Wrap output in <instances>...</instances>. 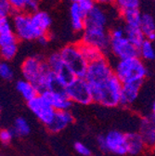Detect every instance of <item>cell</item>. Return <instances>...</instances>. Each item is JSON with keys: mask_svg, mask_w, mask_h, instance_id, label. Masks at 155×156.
<instances>
[{"mask_svg": "<svg viewBox=\"0 0 155 156\" xmlns=\"http://www.w3.org/2000/svg\"><path fill=\"white\" fill-rule=\"evenodd\" d=\"M122 87L123 83L115 75L103 84L91 86L90 90L93 102L109 108L119 106Z\"/></svg>", "mask_w": 155, "mask_h": 156, "instance_id": "6da1fadb", "label": "cell"}, {"mask_svg": "<svg viewBox=\"0 0 155 156\" xmlns=\"http://www.w3.org/2000/svg\"><path fill=\"white\" fill-rule=\"evenodd\" d=\"M114 75L123 83L144 81L148 74V69L139 57L119 60L113 66Z\"/></svg>", "mask_w": 155, "mask_h": 156, "instance_id": "7a4b0ae2", "label": "cell"}, {"mask_svg": "<svg viewBox=\"0 0 155 156\" xmlns=\"http://www.w3.org/2000/svg\"><path fill=\"white\" fill-rule=\"evenodd\" d=\"M11 21L15 34L21 41H34L48 34L36 26L32 20L31 13L25 11L15 12L12 15Z\"/></svg>", "mask_w": 155, "mask_h": 156, "instance_id": "3957f363", "label": "cell"}, {"mask_svg": "<svg viewBox=\"0 0 155 156\" xmlns=\"http://www.w3.org/2000/svg\"><path fill=\"white\" fill-rule=\"evenodd\" d=\"M21 70L23 79L33 83L38 91L40 90L44 77L50 71L47 61L38 55L25 58L22 63Z\"/></svg>", "mask_w": 155, "mask_h": 156, "instance_id": "277c9868", "label": "cell"}, {"mask_svg": "<svg viewBox=\"0 0 155 156\" xmlns=\"http://www.w3.org/2000/svg\"><path fill=\"white\" fill-rule=\"evenodd\" d=\"M60 53L67 68L74 77H86L88 62L85 60L84 56L82 55L78 44L67 45L60 51Z\"/></svg>", "mask_w": 155, "mask_h": 156, "instance_id": "5b68a950", "label": "cell"}, {"mask_svg": "<svg viewBox=\"0 0 155 156\" xmlns=\"http://www.w3.org/2000/svg\"><path fill=\"white\" fill-rule=\"evenodd\" d=\"M113 75V67H111L109 60L105 56L100 60L88 64L85 78L88 85L91 87L98 86L108 81Z\"/></svg>", "mask_w": 155, "mask_h": 156, "instance_id": "8992f818", "label": "cell"}, {"mask_svg": "<svg viewBox=\"0 0 155 156\" xmlns=\"http://www.w3.org/2000/svg\"><path fill=\"white\" fill-rule=\"evenodd\" d=\"M65 93L73 103L86 106L93 102L90 87L86 78L74 77L66 86Z\"/></svg>", "mask_w": 155, "mask_h": 156, "instance_id": "52a82bcc", "label": "cell"}, {"mask_svg": "<svg viewBox=\"0 0 155 156\" xmlns=\"http://www.w3.org/2000/svg\"><path fill=\"white\" fill-rule=\"evenodd\" d=\"M81 42L99 48L106 54L110 52L111 47L110 32H107L106 28L86 27L82 34Z\"/></svg>", "mask_w": 155, "mask_h": 156, "instance_id": "ba28073f", "label": "cell"}, {"mask_svg": "<svg viewBox=\"0 0 155 156\" xmlns=\"http://www.w3.org/2000/svg\"><path fill=\"white\" fill-rule=\"evenodd\" d=\"M27 106L34 116L46 126H49L56 114V110L39 94L27 102Z\"/></svg>", "mask_w": 155, "mask_h": 156, "instance_id": "9c48e42d", "label": "cell"}, {"mask_svg": "<svg viewBox=\"0 0 155 156\" xmlns=\"http://www.w3.org/2000/svg\"><path fill=\"white\" fill-rule=\"evenodd\" d=\"M110 52L118 60L139 57V48L134 46L125 35L119 38H111Z\"/></svg>", "mask_w": 155, "mask_h": 156, "instance_id": "30bf717a", "label": "cell"}, {"mask_svg": "<svg viewBox=\"0 0 155 156\" xmlns=\"http://www.w3.org/2000/svg\"><path fill=\"white\" fill-rule=\"evenodd\" d=\"M104 136L106 142V152H111L119 156L127 154L126 134L118 130H111Z\"/></svg>", "mask_w": 155, "mask_h": 156, "instance_id": "8fae6325", "label": "cell"}, {"mask_svg": "<svg viewBox=\"0 0 155 156\" xmlns=\"http://www.w3.org/2000/svg\"><path fill=\"white\" fill-rule=\"evenodd\" d=\"M47 63L49 69L56 74H58V76L61 78V80L65 84V86H67L74 78V76L67 68L60 52L52 53L48 58Z\"/></svg>", "mask_w": 155, "mask_h": 156, "instance_id": "7c38bea8", "label": "cell"}, {"mask_svg": "<svg viewBox=\"0 0 155 156\" xmlns=\"http://www.w3.org/2000/svg\"><path fill=\"white\" fill-rule=\"evenodd\" d=\"M139 133L142 136L147 149L155 148V117L152 114L140 119Z\"/></svg>", "mask_w": 155, "mask_h": 156, "instance_id": "4fadbf2b", "label": "cell"}, {"mask_svg": "<svg viewBox=\"0 0 155 156\" xmlns=\"http://www.w3.org/2000/svg\"><path fill=\"white\" fill-rule=\"evenodd\" d=\"M40 95L56 111H70L73 103L65 92L46 90Z\"/></svg>", "mask_w": 155, "mask_h": 156, "instance_id": "5bb4252c", "label": "cell"}, {"mask_svg": "<svg viewBox=\"0 0 155 156\" xmlns=\"http://www.w3.org/2000/svg\"><path fill=\"white\" fill-rule=\"evenodd\" d=\"M143 82L144 81H134L123 84L120 98V106L129 107L138 100Z\"/></svg>", "mask_w": 155, "mask_h": 156, "instance_id": "9a60e30c", "label": "cell"}, {"mask_svg": "<svg viewBox=\"0 0 155 156\" xmlns=\"http://www.w3.org/2000/svg\"><path fill=\"white\" fill-rule=\"evenodd\" d=\"M19 39L9 18H0V48L18 45Z\"/></svg>", "mask_w": 155, "mask_h": 156, "instance_id": "2e32d148", "label": "cell"}, {"mask_svg": "<svg viewBox=\"0 0 155 156\" xmlns=\"http://www.w3.org/2000/svg\"><path fill=\"white\" fill-rule=\"evenodd\" d=\"M73 121L74 117L70 111H57L52 123L47 128L52 134H57L67 128Z\"/></svg>", "mask_w": 155, "mask_h": 156, "instance_id": "e0dca14e", "label": "cell"}, {"mask_svg": "<svg viewBox=\"0 0 155 156\" xmlns=\"http://www.w3.org/2000/svg\"><path fill=\"white\" fill-rule=\"evenodd\" d=\"M126 147L127 154L139 155L146 148L142 136L139 132H130L126 133Z\"/></svg>", "mask_w": 155, "mask_h": 156, "instance_id": "ac0fdd59", "label": "cell"}, {"mask_svg": "<svg viewBox=\"0 0 155 156\" xmlns=\"http://www.w3.org/2000/svg\"><path fill=\"white\" fill-rule=\"evenodd\" d=\"M107 16L104 10L97 5L90 13L86 16V27L106 28ZM85 27V28H86Z\"/></svg>", "mask_w": 155, "mask_h": 156, "instance_id": "d6986e66", "label": "cell"}, {"mask_svg": "<svg viewBox=\"0 0 155 156\" xmlns=\"http://www.w3.org/2000/svg\"><path fill=\"white\" fill-rule=\"evenodd\" d=\"M71 25L74 32H84L86 27V15L82 12L78 4H72L70 8Z\"/></svg>", "mask_w": 155, "mask_h": 156, "instance_id": "ffe728a7", "label": "cell"}, {"mask_svg": "<svg viewBox=\"0 0 155 156\" xmlns=\"http://www.w3.org/2000/svg\"><path fill=\"white\" fill-rule=\"evenodd\" d=\"M16 89L22 95V97L27 102L30 101L31 100L34 99L35 97H37L40 94L39 91L37 90L36 87L33 83H31L25 79H21V80L17 81Z\"/></svg>", "mask_w": 155, "mask_h": 156, "instance_id": "44dd1931", "label": "cell"}, {"mask_svg": "<svg viewBox=\"0 0 155 156\" xmlns=\"http://www.w3.org/2000/svg\"><path fill=\"white\" fill-rule=\"evenodd\" d=\"M146 39L149 41H155V21L150 14H142L141 22L139 25Z\"/></svg>", "mask_w": 155, "mask_h": 156, "instance_id": "7402d4cb", "label": "cell"}, {"mask_svg": "<svg viewBox=\"0 0 155 156\" xmlns=\"http://www.w3.org/2000/svg\"><path fill=\"white\" fill-rule=\"evenodd\" d=\"M125 36L128 38V40L138 48L144 43L146 40V36L143 34L142 30L139 26H128L125 25Z\"/></svg>", "mask_w": 155, "mask_h": 156, "instance_id": "603a6c76", "label": "cell"}, {"mask_svg": "<svg viewBox=\"0 0 155 156\" xmlns=\"http://www.w3.org/2000/svg\"><path fill=\"white\" fill-rule=\"evenodd\" d=\"M78 47L80 48V51H81L82 55L85 58V60L88 62V64L100 60V58H101L103 57H105V54L100 49L97 48L95 47L84 44L82 42L78 43Z\"/></svg>", "mask_w": 155, "mask_h": 156, "instance_id": "cb8c5ba5", "label": "cell"}, {"mask_svg": "<svg viewBox=\"0 0 155 156\" xmlns=\"http://www.w3.org/2000/svg\"><path fill=\"white\" fill-rule=\"evenodd\" d=\"M31 17L33 23L36 24L38 28L41 31H43L44 33L48 34L50 26L52 24V20H51V17L48 15V13L38 10L36 12L31 13Z\"/></svg>", "mask_w": 155, "mask_h": 156, "instance_id": "d4e9b609", "label": "cell"}, {"mask_svg": "<svg viewBox=\"0 0 155 156\" xmlns=\"http://www.w3.org/2000/svg\"><path fill=\"white\" fill-rule=\"evenodd\" d=\"M120 14L125 23V25H128V26H139L140 25L142 14L139 9L126 10V11L121 12Z\"/></svg>", "mask_w": 155, "mask_h": 156, "instance_id": "484cf974", "label": "cell"}, {"mask_svg": "<svg viewBox=\"0 0 155 156\" xmlns=\"http://www.w3.org/2000/svg\"><path fill=\"white\" fill-rule=\"evenodd\" d=\"M12 130L15 134V136H26L31 132V126L25 118L18 117L14 122Z\"/></svg>", "mask_w": 155, "mask_h": 156, "instance_id": "4316f807", "label": "cell"}, {"mask_svg": "<svg viewBox=\"0 0 155 156\" xmlns=\"http://www.w3.org/2000/svg\"><path fill=\"white\" fill-rule=\"evenodd\" d=\"M139 58H141L143 61H154L155 60V48L152 45L151 41L146 40L144 43L139 47Z\"/></svg>", "mask_w": 155, "mask_h": 156, "instance_id": "83f0119b", "label": "cell"}, {"mask_svg": "<svg viewBox=\"0 0 155 156\" xmlns=\"http://www.w3.org/2000/svg\"><path fill=\"white\" fill-rule=\"evenodd\" d=\"M113 4L121 13L130 9H139L140 0H114Z\"/></svg>", "mask_w": 155, "mask_h": 156, "instance_id": "f1b7e54d", "label": "cell"}, {"mask_svg": "<svg viewBox=\"0 0 155 156\" xmlns=\"http://www.w3.org/2000/svg\"><path fill=\"white\" fill-rule=\"evenodd\" d=\"M0 77L5 81H11L14 78V71L8 62L3 61L0 63Z\"/></svg>", "mask_w": 155, "mask_h": 156, "instance_id": "f546056e", "label": "cell"}, {"mask_svg": "<svg viewBox=\"0 0 155 156\" xmlns=\"http://www.w3.org/2000/svg\"><path fill=\"white\" fill-rule=\"evenodd\" d=\"M14 13L15 10L9 0H0V18H9Z\"/></svg>", "mask_w": 155, "mask_h": 156, "instance_id": "4dcf8cb0", "label": "cell"}, {"mask_svg": "<svg viewBox=\"0 0 155 156\" xmlns=\"http://www.w3.org/2000/svg\"><path fill=\"white\" fill-rule=\"evenodd\" d=\"M9 1L13 7L15 12H26L28 5L34 0H9Z\"/></svg>", "mask_w": 155, "mask_h": 156, "instance_id": "1f68e13d", "label": "cell"}, {"mask_svg": "<svg viewBox=\"0 0 155 156\" xmlns=\"http://www.w3.org/2000/svg\"><path fill=\"white\" fill-rule=\"evenodd\" d=\"M15 136V134L11 129L9 128H3L1 131H0V140L3 144H9L11 142V140H13V138Z\"/></svg>", "mask_w": 155, "mask_h": 156, "instance_id": "d6a6232c", "label": "cell"}, {"mask_svg": "<svg viewBox=\"0 0 155 156\" xmlns=\"http://www.w3.org/2000/svg\"><path fill=\"white\" fill-rule=\"evenodd\" d=\"M73 148H74V151L81 156H92V152L89 147L80 141L75 142L73 145Z\"/></svg>", "mask_w": 155, "mask_h": 156, "instance_id": "836d02e7", "label": "cell"}, {"mask_svg": "<svg viewBox=\"0 0 155 156\" xmlns=\"http://www.w3.org/2000/svg\"><path fill=\"white\" fill-rule=\"evenodd\" d=\"M82 12L86 16L88 13H90L92 11V9L97 6V4L95 3L94 0H83L81 3L78 4Z\"/></svg>", "mask_w": 155, "mask_h": 156, "instance_id": "e575fe53", "label": "cell"}, {"mask_svg": "<svg viewBox=\"0 0 155 156\" xmlns=\"http://www.w3.org/2000/svg\"><path fill=\"white\" fill-rule=\"evenodd\" d=\"M125 35V28H121V27H117L114 28L113 30H111L110 32V36L111 38H119V37H123Z\"/></svg>", "mask_w": 155, "mask_h": 156, "instance_id": "d590c367", "label": "cell"}, {"mask_svg": "<svg viewBox=\"0 0 155 156\" xmlns=\"http://www.w3.org/2000/svg\"><path fill=\"white\" fill-rule=\"evenodd\" d=\"M97 143L100 148V151L103 152H106V142H105V136L102 135H100L98 138H97Z\"/></svg>", "mask_w": 155, "mask_h": 156, "instance_id": "8d00e7d4", "label": "cell"}, {"mask_svg": "<svg viewBox=\"0 0 155 156\" xmlns=\"http://www.w3.org/2000/svg\"><path fill=\"white\" fill-rule=\"evenodd\" d=\"M97 5H109L114 3V0H94Z\"/></svg>", "mask_w": 155, "mask_h": 156, "instance_id": "74e56055", "label": "cell"}, {"mask_svg": "<svg viewBox=\"0 0 155 156\" xmlns=\"http://www.w3.org/2000/svg\"><path fill=\"white\" fill-rule=\"evenodd\" d=\"M48 40H49V38H48V35H44V36H42V37H40L39 39H38V42H39L41 45H43V46H45L48 42Z\"/></svg>", "mask_w": 155, "mask_h": 156, "instance_id": "f35d334b", "label": "cell"}, {"mask_svg": "<svg viewBox=\"0 0 155 156\" xmlns=\"http://www.w3.org/2000/svg\"><path fill=\"white\" fill-rule=\"evenodd\" d=\"M70 1L72 3V4H79V3H81L83 0H70Z\"/></svg>", "mask_w": 155, "mask_h": 156, "instance_id": "ab89813d", "label": "cell"}, {"mask_svg": "<svg viewBox=\"0 0 155 156\" xmlns=\"http://www.w3.org/2000/svg\"><path fill=\"white\" fill-rule=\"evenodd\" d=\"M151 110H152V115L155 117V101H154V102H153V104H152V108H151Z\"/></svg>", "mask_w": 155, "mask_h": 156, "instance_id": "60d3db41", "label": "cell"}]
</instances>
